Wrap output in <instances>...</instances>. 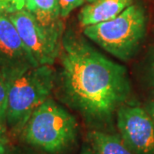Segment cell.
<instances>
[{
	"mask_svg": "<svg viewBox=\"0 0 154 154\" xmlns=\"http://www.w3.org/2000/svg\"><path fill=\"white\" fill-rule=\"evenodd\" d=\"M59 56L63 100L82 116L91 130L112 132L117 111L128 103L131 94L126 68L72 30L62 36Z\"/></svg>",
	"mask_w": 154,
	"mask_h": 154,
	"instance_id": "1",
	"label": "cell"
},
{
	"mask_svg": "<svg viewBox=\"0 0 154 154\" xmlns=\"http://www.w3.org/2000/svg\"><path fill=\"white\" fill-rule=\"evenodd\" d=\"M20 137L47 154H65L77 143L78 123L71 113L49 97L29 117Z\"/></svg>",
	"mask_w": 154,
	"mask_h": 154,
	"instance_id": "2",
	"label": "cell"
},
{
	"mask_svg": "<svg viewBox=\"0 0 154 154\" xmlns=\"http://www.w3.org/2000/svg\"><path fill=\"white\" fill-rule=\"evenodd\" d=\"M56 83V73L50 65L31 67L8 81L6 129L20 135L27 120L47 100Z\"/></svg>",
	"mask_w": 154,
	"mask_h": 154,
	"instance_id": "3",
	"label": "cell"
},
{
	"mask_svg": "<svg viewBox=\"0 0 154 154\" xmlns=\"http://www.w3.org/2000/svg\"><path fill=\"white\" fill-rule=\"evenodd\" d=\"M147 15L140 3H132L111 20L83 28V35L121 61L132 59L140 49Z\"/></svg>",
	"mask_w": 154,
	"mask_h": 154,
	"instance_id": "4",
	"label": "cell"
},
{
	"mask_svg": "<svg viewBox=\"0 0 154 154\" xmlns=\"http://www.w3.org/2000/svg\"><path fill=\"white\" fill-rule=\"evenodd\" d=\"M7 16L36 65H53L61 52L63 30L41 25L26 9Z\"/></svg>",
	"mask_w": 154,
	"mask_h": 154,
	"instance_id": "5",
	"label": "cell"
},
{
	"mask_svg": "<svg viewBox=\"0 0 154 154\" xmlns=\"http://www.w3.org/2000/svg\"><path fill=\"white\" fill-rule=\"evenodd\" d=\"M117 134L135 154H154V120L145 107L126 103L117 111Z\"/></svg>",
	"mask_w": 154,
	"mask_h": 154,
	"instance_id": "6",
	"label": "cell"
},
{
	"mask_svg": "<svg viewBox=\"0 0 154 154\" xmlns=\"http://www.w3.org/2000/svg\"><path fill=\"white\" fill-rule=\"evenodd\" d=\"M35 66L9 17L0 16V70L7 81Z\"/></svg>",
	"mask_w": 154,
	"mask_h": 154,
	"instance_id": "7",
	"label": "cell"
},
{
	"mask_svg": "<svg viewBox=\"0 0 154 154\" xmlns=\"http://www.w3.org/2000/svg\"><path fill=\"white\" fill-rule=\"evenodd\" d=\"M134 0H93L81 9L78 15L83 28L111 20L133 3Z\"/></svg>",
	"mask_w": 154,
	"mask_h": 154,
	"instance_id": "8",
	"label": "cell"
},
{
	"mask_svg": "<svg viewBox=\"0 0 154 154\" xmlns=\"http://www.w3.org/2000/svg\"><path fill=\"white\" fill-rule=\"evenodd\" d=\"M41 25L63 30L58 0H27L25 8Z\"/></svg>",
	"mask_w": 154,
	"mask_h": 154,
	"instance_id": "9",
	"label": "cell"
},
{
	"mask_svg": "<svg viewBox=\"0 0 154 154\" xmlns=\"http://www.w3.org/2000/svg\"><path fill=\"white\" fill-rule=\"evenodd\" d=\"M87 138L88 143L98 154H135L125 145L117 133L90 130Z\"/></svg>",
	"mask_w": 154,
	"mask_h": 154,
	"instance_id": "10",
	"label": "cell"
},
{
	"mask_svg": "<svg viewBox=\"0 0 154 154\" xmlns=\"http://www.w3.org/2000/svg\"><path fill=\"white\" fill-rule=\"evenodd\" d=\"M7 93H8V81L6 77L0 70V124L6 127L5 125V114L6 104H7Z\"/></svg>",
	"mask_w": 154,
	"mask_h": 154,
	"instance_id": "11",
	"label": "cell"
},
{
	"mask_svg": "<svg viewBox=\"0 0 154 154\" xmlns=\"http://www.w3.org/2000/svg\"><path fill=\"white\" fill-rule=\"evenodd\" d=\"M27 0H0L3 10L6 15L15 13L25 8Z\"/></svg>",
	"mask_w": 154,
	"mask_h": 154,
	"instance_id": "12",
	"label": "cell"
},
{
	"mask_svg": "<svg viewBox=\"0 0 154 154\" xmlns=\"http://www.w3.org/2000/svg\"><path fill=\"white\" fill-rule=\"evenodd\" d=\"M85 1L86 0H58L61 17H67L75 8L84 4Z\"/></svg>",
	"mask_w": 154,
	"mask_h": 154,
	"instance_id": "13",
	"label": "cell"
},
{
	"mask_svg": "<svg viewBox=\"0 0 154 154\" xmlns=\"http://www.w3.org/2000/svg\"><path fill=\"white\" fill-rule=\"evenodd\" d=\"M145 75L150 87L154 89V49H151L145 62Z\"/></svg>",
	"mask_w": 154,
	"mask_h": 154,
	"instance_id": "14",
	"label": "cell"
},
{
	"mask_svg": "<svg viewBox=\"0 0 154 154\" xmlns=\"http://www.w3.org/2000/svg\"><path fill=\"white\" fill-rule=\"evenodd\" d=\"M0 154H8L7 129L0 124Z\"/></svg>",
	"mask_w": 154,
	"mask_h": 154,
	"instance_id": "15",
	"label": "cell"
},
{
	"mask_svg": "<svg viewBox=\"0 0 154 154\" xmlns=\"http://www.w3.org/2000/svg\"><path fill=\"white\" fill-rule=\"evenodd\" d=\"M80 154H98V153H97L96 150H95L93 147L88 143V144L83 145L81 151H80Z\"/></svg>",
	"mask_w": 154,
	"mask_h": 154,
	"instance_id": "16",
	"label": "cell"
},
{
	"mask_svg": "<svg viewBox=\"0 0 154 154\" xmlns=\"http://www.w3.org/2000/svg\"><path fill=\"white\" fill-rule=\"evenodd\" d=\"M145 108H146L147 111H148L149 114L151 115L152 119L154 120V98H153V99L150 100L149 102L146 104V105H145Z\"/></svg>",
	"mask_w": 154,
	"mask_h": 154,
	"instance_id": "17",
	"label": "cell"
},
{
	"mask_svg": "<svg viewBox=\"0 0 154 154\" xmlns=\"http://www.w3.org/2000/svg\"><path fill=\"white\" fill-rule=\"evenodd\" d=\"M9 154V152H8ZM12 154H43V153H36V152H32V151H23V152H15Z\"/></svg>",
	"mask_w": 154,
	"mask_h": 154,
	"instance_id": "18",
	"label": "cell"
},
{
	"mask_svg": "<svg viewBox=\"0 0 154 154\" xmlns=\"http://www.w3.org/2000/svg\"><path fill=\"white\" fill-rule=\"evenodd\" d=\"M3 15H6V13H5V11L3 10V8L1 6V3H0V16H3Z\"/></svg>",
	"mask_w": 154,
	"mask_h": 154,
	"instance_id": "19",
	"label": "cell"
},
{
	"mask_svg": "<svg viewBox=\"0 0 154 154\" xmlns=\"http://www.w3.org/2000/svg\"><path fill=\"white\" fill-rule=\"evenodd\" d=\"M86 1H88V2H91V1H93V0H86Z\"/></svg>",
	"mask_w": 154,
	"mask_h": 154,
	"instance_id": "20",
	"label": "cell"
}]
</instances>
